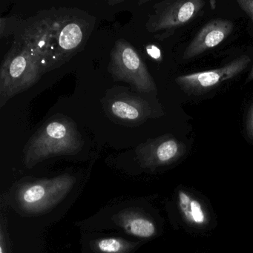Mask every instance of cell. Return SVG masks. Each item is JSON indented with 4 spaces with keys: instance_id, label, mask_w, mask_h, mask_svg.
<instances>
[{
    "instance_id": "cell-1",
    "label": "cell",
    "mask_w": 253,
    "mask_h": 253,
    "mask_svg": "<svg viewBox=\"0 0 253 253\" xmlns=\"http://www.w3.org/2000/svg\"><path fill=\"white\" fill-rule=\"evenodd\" d=\"M84 144L75 122L65 115H54L29 139L24 149L25 164L32 168L51 157L76 155Z\"/></svg>"
},
{
    "instance_id": "cell-2",
    "label": "cell",
    "mask_w": 253,
    "mask_h": 253,
    "mask_svg": "<svg viewBox=\"0 0 253 253\" xmlns=\"http://www.w3.org/2000/svg\"><path fill=\"white\" fill-rule=\"evenodd\" d=\"M15 42L34 56L43 74L65 63L59 46L54 11L42 12L27 20L19 31Z\"/></svg>"
},
{
    "instance_id": "cell-3",
    "label": "cell",
    "mask_w": 253,
    "mask_h": 253,
    "mask_svg": "<svg viewBox=\"0 0 253 253\" xmlns=\"http://www.w3.org/2000/svg\"><path fill=\"white\" fill-rule=\"evenodd\" d=\"M43 75L34 56L14 42L0 69V106L3 107L10 99L33 86Z\"/></svg>"
},
{
    "instance_id": "cell-4",
    "label": "cell",
    "mask_w": 253,
    "mask_h": 253,
    "mask_svg": "<svg viewBox=\"0 0 253 253\" xmlns=\"http://www.w3.org/2000/svg\"><path fill=\"white\" fill-rule=\"evenodd\" d=\"M108 69L115 81H124L139 92L156 91V84L144 62L135 48L125 40H118L115 42Z\"/></svg>"
},
{
    "instance_id": "cell-5",
    "label": "cell",
    "mask_w": 253,
    "mask_h": 253,
    "mask_svg": "<svg viewBox=\"0 0 253 253\" xmlns=\"http://www.w3.org/2000/svg\"><path fill=\"white\" fill-rule=\"evenodd\" d=\"M76 179L70 174L26 183L16 194L17 203L27 212L41 213L57 205L72 189Z\"/></svg>"
},
{
    "instance_id": "cell-6",
    "label": "cell",
    "mask_w": 253,
    "mask_h": 253,
    "mask_svg": "<svg viewBox=\"0 0 253 253\" xmlns=\"http://www.w3.org/2000/svg\"><path fill=\"white\" fill-rule=\"evenodd\" d=\"M102 103L108 117L124 126H139L153 118L150 103L140 96L129 92L127 88H112L106 93Z\"/></svg>"
},
{
    "instance_id": "cell-7",
    "label": "cell",
    "mask_w": 253,
    "mask_h": 253,
    "mask_svg": "<svg viewBox=\"0 0 253 253\" xmlns=\"http://www.w3.org/2000/svg\"><path fill=\"white\" fill-rule=\"evenodd\" d=\"M205 5L203 0H167L158 2L146 23V29L152 33L162 32L163 35L174 32L198 17Z\"/></svg>"
},
{
    "instance_id": "cell-8",
    "label": "cell",
    "mask_w": 253,
    "mask_h": 253,
    "mask_svg": "<svg viewBox=\"0 0 253 253\" xmlns=\"http://www.w3.org/2000/svg\"><path fill=\"white\" fill-rule=\"evenodd\" d=\"M59 46L63 61L70 60L84 45L89 35L92 17L79 10H54Z\"/></svg>"
},
{
    "instance_id": "cell-9",
    "label": "cell",
    "mask_w": 253,
    "mask_h": 253,
    "mask_svg": "<svg viewBox=\"0 0 253 253\" xmlns=\"http://www.w3.org/2000/svg\"><path fill=\"white\" fill-rule=\"evenodd\" d=\"M250 62L249 56L242 55L219 69L177 77L175 82L186 94H203L242 73Z\"/></svg>"
},
{
    "instance_id": "cell-10",
    "label": "cell",
    "mask_w": 253,
    "mask_h": 253,
    "mask_svg": "<svg viewBox=\"0 0 253 253\" xmlns=\"http://www.w3.org/2000/svg\"><path fill=\"white\" fill-rule=\"evenodd\" d=\"M135 151L141 167L153 170L181 159L186 154V146L172 134H164L149 139L139 145Z\"/></svg>"
},
{
    "instance_id": "cell-11",
    "label": "cell",
    "mask_w": 253,
    "mask_h": 253,
    "mask_svg": "<svg viewBox=\"0 0 253 253\" xmlns=\"http://www.w3.org/2000/svg\"><path fill=\"white\" fill-rule=\"evenodd\" d=\"M234 29L232 22L214 19L201 28L183 52V60H190L217 46L229 37Z\"/></svg>"
},
{
    "instance_id": "cell-12",
    "label": "cell",
    "mask_w": 253,
    "mask_h": 253,
    "mask_svg": "<svg viewBox=\"0 0 253 253\" xmlns=\"http://www.w3.org/2000/svg\"><path fill=\"white\" fill-rule=\"evenodd\" d=\"M177 207L183 221L195 229H207L211 216L204 201L187 190L180 189L177 193Z\"/></svg>"
},
{
    "instance_id": "cell-13",
    "label": "cell",
    "mask_w": 253,
    "mask_h": 253,
    "mask_svg": "<svg viewBox=\"0 0 253 253\" xmlns=\"http://www.w3.org/2000/svg\"><path fill=\"white\" fill-rule=\"evenodd\" d=\"M117 224L127 233L140 238H150L157 233L155 222L143 211L134 209H126L113 217Z\"/></svg>"
},
{
    "instance_id": "cell-14",
    "label": "cell",
    "mask_w": 253,
    "mask_h": 253,
    "mask_svg": "<svg viewBox=\"0 0 253 253\" xmlns=\"http://www.w3.org/2000/svg\"><path fill=\"white\" fill-rule=\"evenodd\" d=\"M137 244L121 238H105L91 243V248L99 253H128Z\"/></svg>"
},
{
    "instance_id": "cell-15",
    "label": "cell",
    "mask_w": 253,
    "mask_h": 253,
    "mask_svg": "<svg viewBox=\"0 0 253 253\" xmlns=\"http://www.w3.org/2000/svg\"><path fill=\"white\" fill-rule=\"evenodd\" d=\"M246 131L248 137L253 140V103L250 105L247 113Z\"/></svg>"
},
{
    "instance_id": "cell-16",
    "label": "cell",
    "mask_w": 253,
    "mask_h": 253,
    "mask_svg": "<svg viewBox=\"0 0 253 253\" xmlns=\"http://www.w3.org/2000/svg\"><path fill=\"white\" fill-rule=\"evenodd\" d=\"M237 3L253 22V0H238Z\"/></svg>"
},
{
    "instance_id": "cell-17",
    "label": "cell",
    "mask_w": 253,
    "mask_h": 253,
    "mask_svg": "<svg viewBox=\"0 0 253 253\" xmlns=\"http://www.w3.org/2000/svg\"><path fill=\"white\" fill-rule=\"evenodd\" d=\"M146 51H147L148 54L150 55L152 58L155 59V60H160L161 58V51L155 45H149L146 47Z\"/></svg>"
},
{
    "instance_id": "cell-18",
    "label": "cell",
    "mask_w": 253,
    "mask_h": 253,
    "mask_svg": "<svg viewBox=\"0 0 253 253\" xmlns=\"http://www.w3.org/2000/svg\"><path fill=\"white\" fill-rule=\"evenodd\" d=\"M0 241H1V244H0V253H7L6 247H5L6 244L4 241V235L2 231L1 232Z\"/></svg>"
},
{
    "instance_id": "cell-19",
    "label": "cell",
    "mask_w": 253,
    "mask_h": 253,
    "mask_svg": "<svg viewBox=\"0 0 253 253\" xmlns=\"http://www.w3.org/2000/svg\"><path fill=\"white\" fill-rule=\"evenodd\" d=\"M122 2H124V0H111L108 2V4L110 6H115L117 4L122 3Z\"/></svg>"
},
{
    "instance_id": "cell-20",
    "label": "cell",
    "mask_w": 253,
    "mask_h": 253,
    "mask_svg": "<svg viewBox=\"0 0 253 253\" xmlns=\"http://www.w3.org/2000/svg\"><path fill=\"white\" fill-rule=\"evenodd\" d=\"M250 80H253V66L252 68L251 72H250V75H249V79L248 81H250Z\"/></svg>"
}]
</instances>
